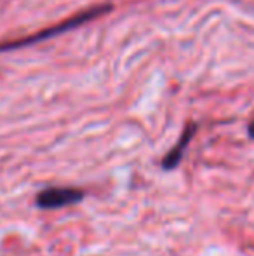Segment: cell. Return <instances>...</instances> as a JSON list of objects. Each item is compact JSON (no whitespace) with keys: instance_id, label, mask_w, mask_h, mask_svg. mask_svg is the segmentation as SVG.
Here are the masks:
<instances>
[{"instance_id":"1","label":"cell","mask_w":254,"mask_h":256,"mask_svg":"<svg viewBox=\"0 0 254 256\" xmlns=\"http://www.w3.org/2000/svg\"><path fill=\"white\" fill-rule=\"evenodd\" d=\"M84 199V192L71 186H49L37 196V206L42 209H59L77 204Z\"/></svg>"},{"instance_id":"2","label":"cell","mask_w":254,"mask_h":256,"mask_svg":"<svg viewBox=\"0 0 254 256\" xmlns=\"http://www.w3.org/2000/svg\"><path fill=\"white\" fill-rule=\"evenodd\" d=\"M195 131H197V124H190V126H187V128H185L180 142H178L176 145L171 148V152L164 157V160H162V168L164 169H167V171H169V169H174L178 164H180L181 158H183V155H185V150H187V146H188V143L192 142L193 134H195Z\"/></svg>"},{"instance_id":"3","label":"cell","mask_w":254,"mask_h":256,"mask_svg":"<svg viewBox=\"0 0 254 256\" xmlns=\"http://www.w3.org/2000/svg\"><path fill=\"white\" fill-rule=\"evenodd\" d=\"M249 136L254 138V120L251 122V124H249Z\"/></svg>"}]
</instances>
